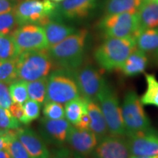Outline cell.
I'll return each mask as SVG.
<instances>
[{
	"mask_svg": "<svg viewBox=\"0 0 158 158\" xmlns=\"http://www.w3.org/2000/svg\"><path fill=\"white\" fill-rule=\"evenodd\" d=\"M10 93L12 100L15 103L23 105L28 100L29 94L27 91V81L24 80H16L10 84Z\"/></svg>",
	"mask_w": 158,
	"mask_h": 158,
	"instance_id": "obj_28",
	"label": "cell"
},
{
	"mask_svg": "<svg viewBox=\"0 0 158 158\" xmlns=\"http://www.w3.org/2000/svg\"><path fill=\"white\" fill-rule=\"evenodd\" d=\"M20 54L12 35H0V60L16 59Z\"/></svg>",
	"mask_w": 158,
	"mask_h": 158,
	"instance_id": "obj_26",
	"label": "cell"
},
{
	"mask_svg": "<svg viewBox=\"0 0 158 158\" xmlns=\"http://www.w3.org/2000/svg\"><path fill=\"white\" fill-rule=\"evenodd\" d=\"M51 1L54 2H60L64 1V0H51Z\"/></svg>",
	"mask_w": 158,
	"mask_h": 158,
	"instance_id": "obj_41",
	"label": "cell"
},
{
	"mask_svg": "<svg viewBox=\"0 0 158 158\" xmlns=\"http://www.w3.org/2000/svg\"><path fill=\"white\" fill-rule=\"evenodd\" d=\"M43 113L45 117L49 119H59L65 117L64 108L62 103L56 102H45Z\"/></svg>",
	"mask_w": 158,
	"mask_h": 158,
	"instance_id": "obj_31",
	"label": "cell"
},
{
	"mask_svg": "<svg viewBox=\"0 0 158 158\" xmlns=\"http://www.w3.org/2000/svg\"><path fill=\"white\" fill-rule=\"evenodd\" d=\"M71 124L64 118L59 119H41V132L45 139L56 144H62L66 141L67 135Z\"/></svg>",
	"mask_w": 158,
	"mask_h": 158,
	"instance_id": "obj_15",
	"label": "cell"
},
{
	"mask_svg": "<svg viewBox=\"0 0 158 158\" xmlns=\"http://www.w3.org/2000/svg\"><path fill=\"white\" fill-rule=\"evenodd\" d=\"M79 96L81 94L72 71L60 69L49 76L45 102L53 101L63 104Z\"/></svg>",
	"mask_w": 158,
	"mask_h": 158,
	"instance_id": "obj_6",
	"label": "cell"
},
{
	"mask_svg": "<svg viewBox=\"0 0 158 158\" xmlns=\"http://www.w3.org/2000/svg\"><path fill=\"white\" fill-rule=\"evenodd\" d=\"M26 116L29 123L39 118L40 114V103L36 100H27L23 105Z\"/></svg>",
	"mask_w": 158,
	"mask_h": 158,
	"instance_id": "obj_33",
	"label": "cell"
},
{
	"mask_svg": "<svg viewBox=\"0 0 158 158\" xmlns=\"http://www.w3.org/2000/svg\"><path fill=\"white\" fill-rule=\"evenodd\" d=\"M45 36L48 43V48L53 45L62 42L69 35L73 34L76 30L73 27H69L57 21L48 19L43 23Z\"/></svg>",
	"mask_w": 158,
	"mask_h": 158,
	"instance_id": "obj_19",
	"label": "cell"
},
{
	"mask_svg": "<svg viewBox=\"0 0 158 158\" xmlns=\"http://www.w3.org/2000/svg\"><path fill=\"white\" fill-rule=\"evenodd\" d=\"M9 110L12 115L14 116L15 118H16L21 123L26 124V125L29 124L22 105L13 102L10 107Z\"/></svg>",
	"mask_w": 158,
	"mask_h": 158,
	"instance_id": "obj_35",
	"label": "cell"
},
{
	"mask_svg": "<svg viewBox=\"0 0 158 158\" xmlns=\"http://www.w3.org/2000/svg\"><path fill=\"white\" fill-rule=\"evenodd\" d=\"M148 59L147 53L136 48L129 55L118 70L127 77H134L144 73L147 68Z\"/></svg>",
	"mask_w": 158,
	"mask_h": 158,
	"instance_id": "obj_17",
	"label": "cell"
},
{
	"mask_svg": "<svg viewBox=\"0 0 158 158\" xmlns=\"http://www.w3.org/2000/svg\"><path fill=\"white\" fill-rule=\"evenodd\" d=\"M17 137L24 146L31 157L47 158L50 157V152L44 141L32 130L19 127Z\"/></svg>",
	"mask_w": 158,
	"mask_h": 158,
	"instance_id": "obj_14",
	"label": "cell"
},
{
	"mask_svg": "<svg viewBox=\"0 0 158 158\" xmlns=\"http://www.w3.org/2000/svg\"><path fill=\"white\" fill-rule=\"evenodd\" d=\"M140 31L158 27V2L143 0L138 10Z\"/></svg>",
	"mask_w": 158,
	"mask_h": 158,
	"instance_id": "obj_18",
	"label": "cell"
},
{
	"mask_svg": "<svg viewBox=\"0 0 158 158\" xmlns=\"http://www.w3.org/2000/svg\"><path fill=\"white\" fill-rule=\"evenodd\" d=\"M11 35L21 54L25 51L48 49V43L42 26L35 23L21 25Z\"/></svg>",
	"mask_w": 158,
	"mask_h": 158,
	"instance_id": "obj_9",
	"label": "cell"
},
{
	"mask_svg": "<svg viewBox=\"0 0 158 158\" xmlns=\"http://www.w3.org/2000/svg\"><path fill=\"white\" fill-rule=\"evenodd\" d=\"M98 102L106 118L110 134L127 136L122 114V108L116 91L110 84L105 81L103 86L98 94Z\"/></svg>",
	"mask_w": 158,
	"mask_h": 158,
	"instance_id": "obj_5",
	"label": "cell"
},
{
	"mask_svg": "<svg viewBox=\"0 0 158 158\" xmlns=\"http://www.w3.org/2000/svg\"><path fill=\"white\" fill-rule=\"evenodd\" d=\"M143 0H108L106 15L122 13H136Z\"/></svg>",
	"mask_w": 158,
	"mask_h": 158,
	"instance_id": "obj_23",
	"label": "cell"
},
{
	"mask_svg": "<svg viewBox=\"0 0 158 158\" xmlns=\"http://www.w3.org/2000/svg\"><path fill=\"white\" fill-rule=\"evenodd\" d=\"M93 155L99 158L130 157L127 139L124 136L108 134L99 139Z\"/></svg>",
	"mask_w": 158,
	"mask_h": 158,
	"instance_id": "obj_11",
	"label": "cell"
},
{
	"mask_svg": "<svg viewBox=\"0 0 158 158\" xmlns=\"http://www.w3.org/2000/svg\"><path fill=\"white\" fill-rule=\"evenodd\" d=\"M97 0H64L57 5L56 11L67 19H83L95 7Z\"/></svg>",
	"mask_w": 158,
	"mask_h": 158,
	"instance_id": "obj_16",
	"label": "cell"
},
{
	"mask_svg": "<svg viewBox=\"0 0 158 158\" xmlns=\"http://www.w3.org/2000/svg\"><path fill=\"white\" fill-rule=\"evenodd\" d=\"M57 5L51 0H21L14 11L20 26L27 23L42 25L56 11Z\"/></svg>",
	"mask_w": 158,
	"mask_h": 158,
	"instance_id": "obj_7",
	"label": "cell"
},
{
	"mask_svg": "<svg viewBox=\"0 0 158 158\" xmlns=\"http://www.w3.org/2000/svg\"><path fill=\"white\" fill-rule=\"evenodd\" d=\"M11 156L10 155L6 149H0V158H10Z\"/></svg>",
	"mask_w": 158,
	"mask_h": 158,
	"instance_id": "obj_39",
	"label": "cell"
},
{
	"mask_svg": "<svg viewBox=\"0 0 158 158\" xmlns=\"http://www.w3.org/2000/svg\"><path fill=\"white\" fill-rule=\"evenodd\" d=\"M66 141L70 147L81 155L93 153L98 143V138L92 130H81L71 124L69 128Z\"/></svg>",
	"mask_w": 158,
	"mask_h": 158,
	"instance_id": "obj_13",
	"label": "cell"
},
{
	"mask_svg": "<svg viewBox=\"0 0 158 158\" xmlns=\"http://www.w3.org/2000/svg\"><path fill=\"white\" fill-rule=\"evenodd\" d=\"M19 1V0H0V14L13 11Z\"/></svg>",
	"mask_w": 158,
	"mask_h": 158,
	"instance_id": "obj_36",
	"label": "cell"
},
{
	"mask_svg": "<svg viewBox=\"0 0 158 158\" xmlns=\"http://www.w3.org/2000/svg\"><path fill=\"white\" fill-rule=\"evenodd\" d=\"M13 130H6V131L3 134L0 135V149H6L7 144L10 141L12 134H13Z\"/></svg>",
	"mask_w": 158,
	"mask_h": 158,
	"instance_id": "obj_38",
	"label": "cell"
},
{
	"mask_svg": "<svg viewBox=\"0 0 158 158\" xmlns=\"http://www.w3.org/2000/svg\"><path fill=\"white\" fill-rule=\"evenodd\" d=\"M16 63L18 78L26 81L47 77L54 66L48 49L21 53L18 56Z\"/></svg>",
	"mask_w": 158,
	"mask_h": 158,
	"instance_id": "obj_3",
	"label": "cell"
},
{
	"mask_svg": "<svg viewBox=\"0 0 158 158\" xmlns=\"http://www.w3.org/2000/svg\"><path fill=\"white\" fill-rule=\"evenodd\" d=\"M7 83L0 81V107L9 109L13 103Z\"/></svg>",
	"mask_w": 158,
	"mask_h": 158,
	"instance_id": "obj_34",
	"label": "cell"
},
{
	"mask_svg": "<svg viewBox=\"0 0 158 158\" xmlns=\"http://www.w3.org/2000/svg\"><path fill=\"white\" fill-rule=\"evenodd\" d=\"M47 85H48L47 77L31 81H27L29 98L36 100L40 104L44 103L47 95Z\"/></svg>",
	"mask_w": 158,
	"mask_h": 158,
	"instance_id": "obj_25",
	"label": "cell"
},
{
	"mask_svg": "<svg viewBox=\"0 0 158 158\" xmlns=\"http://www.w3.org/2000/svg\"><path fill=\"white\" fill-rule=\"evenodd\" d=\"M81 95L88 100H96L106 81L98 69L86 64L72 71Z\"/></svg>",
	"mask_w": 158,
	"mask_h": 158,
	"instance_id": "obj_10",
	"label": "cell"
},
{
	"mask_svg": "<svg viewBox=\"0 0 158 158\" xmlns=\"http://www.w3.org/2000/svg\"><path fill=\"white\" fill-rule=\"evenodd\" d=\"M20 27L14 11L0 14V35H11Z\"/></svg>",
	"mask_w": 158,
	"mask_h": 158,
	"instance_id": "obj_29",
	"label": "cell"
},
{
	"mask_svg": "<svg viewBox=\"0 0 158 158\" xmlns=\"http://www.w3.org/2000/svg\"><path fill=\"white\" fill-rule=\"evenodd\" d=\"M135 42L137 48L145 53H155L158 50V27L138 31Z\"/></svg>",
	"mask_w": 158,
	"mask_h": 158,
	"instance_id": "obj_21",
	"label": "cell"
},
{
	"mask_svg": "<svg viewBox=\"0 0 158 158\" xmlns=\"http://www.w3.org/2000/svg\"><path fill=\"white\" fill-rule=\"evenodd\" d=\"M154 55H155L156 61H157V62H158V50H157L155 53H154Z\"/></svg>",
	"mask_w": 158,
	"mask_h": 158,
	"instance_id": "obj_40",
	"label": "cell"
},
{
	"mask_svg": "<svg viewBox=\"0 0 158 158\" xmlns=\"http://www.w3.org/2000/svg\"><path fill=\"white\" fill-rule=\"evenodd\" d=\"M147 89L141 98L143 106H154L158 108V81L153 74H145Z\"/></svg>",
	"mask_w": 158,
	"mask_h": 158,
	"instance_id": "obj_24",
	"label": "cell"
},
{
	"mask_svg": "<svg viewBox=\"0 0 158 158\" xmlns=\"http://www.w3.org/2000/svg\"><path fill=\"white\" fill-rule=\"evenodd\" d=\"M16 59L0 60V81L10 84L17 80Z\"/></svg>",
	"mask_w": 158,
	"mask_h": 158,
	"instance_id": "obj_27",
	"label": "cell"
},
{
	"mask_svg": "<svg viewBox=\"0 0 158 158\" xmlns=\"http://www.w3.org/2000/svg\"><path fill=\"white\" fill-rule=\"evenodd\" d=\"M65 104V117L73 125H76L83 114L88 112V100L82 96H79Z\"/></svg>",
	"mask_w": 158,
	"mask_h": 158,
	"instance_id": "obj_22",
	"label": "cell"
},
{
	"mask_svg": "<svg viewBox=\"0 0 158 158\" xmlns=\"http://www.w3.org/2000/svg\"><path fill=\"white\" fill-rule=\"evenodd\" d=\"M99 27L106 37H135L140 31L138 13H122L107 15Z\"/></svg>",
	"mask_w": 158,
	"mask_h": 158,
	"instance_id": "obj_8",
	"label": "cell"
},
{
	"mask_svg": "<svg viewBox=\"0 0 158 158\" xmlns=\"http://www.w3.org/2000/svg\"><path fill=\"white\" fill-rule=\"evenodd\" d=\"M121 108L127 137L154 130L141 98L135 91H127Z\"/></svg>",
	"mask_w": 158,
	"mask_h": 158,
	"instance_id": "obj_4",
	"label": "cell"
},
{
	"mask_svg": "<svg viewBox=\"0 0 158 158\" xmlns=\"http://www.w3.org/2000/svg\"><path fill=\"white\" fill-rule=\"evenodd\" d=\"M6 131V130H2V129H0V135L1 134H3Z\"/></svg>",
	"mask_w": 158,
	"mask_h": 158,
	"instance_id": "obj_42",
	"label": "cell"
},
{
	"mask_svg": "<svg viewBox=\"0 0 158 158\" xmlns=\"http://www.w3.org/2000/svg\"><path fill=\"white\" fill-rule=\"evenodd\" d=\"M127 138L130 157L158 158V135L154 130Z\"/></svg>",
	"mask_w": 158,
	"mask_h": 158,
	"instance_id": "obj_12",
	"label": "cell"
},
{
	"mask_svg": "<svg viewBox=\"0 0 158 158\" xmlns=\"http://www.w3.org/2000/svg\"><path fill=\"white\" fill-rule=\"evenodd\" d=\"M87 35L86 29H80L50 47L48 51L53 62L63 70L73 71L78 68L84 59Z\"/></svg>",
	"mask_w": 158,
	"mask_h": 158,
	"instance_id": "obj_1",
	"label": "cell"
},
{
	"mask_svg": "<svg viewBox=\"0 0 158 158\" xmlns=\"http://www.w3.org/2000/svg\"><path fill=\"white\" fill-rule=\"evenodd\" d=\"M135 48V37H106L94 51V57L100 68L110 72L121 68Z\"/></svg>",
	"mask_w": 158,
	"mask_h": 158,
	"instance_id": "obj_2",
	"label": "cell"
},
{
	"mask_svg": "<svg viewBox=\"0 0 158 158\" xmlns=\"http://www.w3.org/2000/svg\"><path fill=\"white\" fill-rule=\"evenodd\" d=\"M89 125L90 117L88 112H86V113L83 114L80 118V120H79V122L74 126L81 130H89Z\"/></svg>",
	"mask_w": 158,
	"mask_h": 158,
	"instance_id": "obj_37",
	"label": "cell"
},
{
	"mask_svg": "<svg viewBox=\"0 0 158 158\" xmlns=\"http://www.w3.org/2000/svg\"><path fill=\"white\" fill-rule=\"evenodd\" d=\"M21 127V122L12 115L7 108L0 107V129L11 130Z\"/></svg>",
	"mask_w": 158,
	"mask_h": 158,
	"instance_id": "obj_32",
	"label": "cell"
},
{
	"mask_svg": "<svg viewBox=\"0 0 158 158\" xmlns=\"http://www.w3.org/2000/svg\"><path fill=\"white\" fill-rule=\"evenodd\" d=\"M88 114L90 117L89 130L97 135L98 141L109 134L106 118L98 101L88 100Z\"/></svg>",
	"mask_w": 158,
	"mask_h": 158,
	"instance_id": "obj_20",
	"label": "cell"
},
{
	"mask_svg": "<svg viewBox=\"0 0 158 158\" xmlns=\"http://www.w3.org/2000/svg\"><path fill=\"white\" fill-rule=\"evenodd\" d=\"M17 129L13 130V134H12L10 141L7 144L6 149L8 151L11 157L13 158H29L30 155L27 151L24 146L20 141V140L17 137Z\"/></svg>",
	"mask_w": 158,
	"mask_h": 158,
	"instance_id": "obj_30",
	"label": "cell"
}]
</instances>
